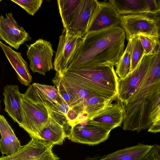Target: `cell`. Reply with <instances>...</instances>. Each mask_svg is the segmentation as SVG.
Returning <instances> with one entry per match:
<instances>
[{"instance_id": "cell-30", "label": "cell", "mask_w": 160, "mask_h": 160, "mask_svg": "<svg viewBox=\"0 0 160 160\" xmlns=\"http://www.w3.org/2000/svg\"><path fill=\"white\" fill-rule=\"evenodd\" d=\"M1 101H0V104Z\"/></svg>"}, {"instance_id": "cell-7", "label": "cell", "mask_w": 160, "mask_h": 160, "mask_svg": "<svg viewBox=\"0 0 160 160\" xmlns=\"http://www.w3.org/2000/svg\"><path fill=\"white\" fill-rule=\"evenodd\" d=\"M83 39V37L71 35L64 29L59 36L53 63L56 72L60 74L67 68L79 49Z\"/></svg>"}, {"instance_id": "cell-28", "label": "cell", "mask_w": 160, "mask_h": 160, "mask_svg": "<svg viewBox=\"0 0 160 160\" xmlns=\"http://www.w3.org/2000/svg\"><path fill=\"white\" fill-rule=\"evenodd\" d=\"M145 2L150 13H160V0H145Z\"/></svg>"}, {"instance_id": "cell-2", "label": "cell", "mask_w": 160, "mask_h": 160, "mask_svg": "<svg viewBox=\"0 0 160 160\" xmlns=\"http://www.w3.org/2000/svg\"><path fill=\"white\" fill-rule=\"evenodd\" d=\"M59 74L79 83L104 98L113 101L117 98L119 78L114 67H91L83 64L63 71Z\"/></svg>"}, {"instance_id": "cell-25", "label": "cell", "mask_w": 160, "mask_h": 160, "mask_svg": "<svg viewBox=\"0 0 160 160\" xmlns=\"http://www.w3.org/2000/svg\"><path fill=\"white\" fill-rule=\"evenodd\" d=\"M42 97L50 104H56L59 98L58 89L55 86L34 83Z\"/></svg>"}, {"instance_id": "cell-1", "label": "cell", "mask_w": 160, "mask_h": 160, "mask_svg": "<svg viewBox=\"0 0 160 160\" xmlns=\"http://www.w3.org/2000/svg\"><path fill=\"white\" fill-rule=\"evenodd\" d=\"M83 38L79 49L66 70L83 64L114 67L124 52L126 35L120 26L88 32Z\"/></svg>"}, {"instance_id": "cell-31", "label": "cell", "mask_w": 160, "mask_h": 160, "mask_svg": "<svg viewBox=\"0 0 160 160\" xmlns=\"http://www.w3.org/2000/svg\"><path fill=\"white\" fill-rule=\"evenodd\" d=\"M1 0H0V2H1Z\"/></svg>"}, {"instance_id": "cell-23", "label": "cell", "mask_w": 160, "mask_h": 160, "mask_svg": "<svg viewBox=\"0 0 160 160\" xmlns=\"http://www.w3.org/2000/svg\"><path fill=\"white\" fill-rule=\"evenodd\" d=\"M123 54L115 65V72L119 79L124 78L129 72L131 63L130 41L129 40Z\"/></svg>"}, {"instance_id": "cell-24", "label": "cell", "mask_w": 160, "mask_h": 160, "mask_svg": "<svg viewBox=\"0 0 160 160\" xmlns=\"http://www.w3.org/2000/svg\"><path fill=\"white\" fill-rule=\"evenodd\" d=\"M139 37L144 50V55H154L160 52V37L143 35Z\"/></svg>"}, {"instance_id": "cell-18", "label": "cell", "mask_w": 160, "mask_h": 160, "mask_svg": "<svg viewBox=\"0 0 160 160\" xmlns=\"http://www.w3.org/2000/svg\"><path fill=\"white\" fill-rule=\"evenodd\" d=\"M0 150L3 155H11L18 151L22 146L4 116L0 115Z\"/></svg>"}, {"instance_id": "cell-14", "label": "cell", "mask_w": 160, "mask_h": 160, "mask_svg": "<svg viewBox=\"0 0 160 160\" xmlns=\"http://www.w3.org/2000/svg\"><path fill=\"white\" fill-rule=\"evenodd\" d=\"M124 118L123 108L120 102L111 104L88 119L87 123L110 131L121 126Z\"/></svg>"}, {"instance_id": "cell-17", "label": "cell", "mask_w": 160, "mask_h": 160, "mask_svg": "<svg viewBox=\"0 0 160 160\" xmlns=\"http://www.w3.org/2000/svg\"><path fill=\"white\" fill-rule=\"evenodd\" d=\"M0 47L16 71L19 82L26 86H29L32 82V78L27 62L22 57L21 53L14 51L0 40Z\"/></svg>"}, {"instance_id": "cell-26", "label": "cell", "mask_w": 160, "mask_h": 160, "mask_svg": "<svg viewBox=\"0 0 160 160\" xmlns=\"http://www.w3.org/2000/svg\"><path fill=\"white\" fill-rule=\"evenodd\" d=\"M19 6L29 14L33 16L39 10L43 2L42 0H11Z\"/></svg>"}, {"instance_id": "cell-27", "label": "cell", "mask_w": 160, "mask_h": 160, "mask_svg": "<svg viewBox=\"0 0 160 160\" xmlns=\"http://www.w3.org/2000/svg\"><path fill=\"white\" fill-rule=\"evenodd\" d=\"M141 160H160V146L153 145L151 150Z\"/></svg>"}, {"instance_id": "cell-29", "label": "cell", "mask_w": 160, "mask_h": 160, "mask_svg": "<svg viewBox=\"0 0 160 160\" xmlns=\"http://www.w3.org/2000/svg\"><path fill=\"white\" fill-rule=\"evenodd\" d=\"M160 131V121L153 123L148 130V132L154 133L159 132Z\"/></svg>"}, {"instance_id": "cell-9", "label": "cell", "mask_w": 160, "mask_h": 160, "mask_svg": "<svg viewBox=\"0 0 160 160\" xmlns=\"http://www.w3.org/2000/svg\"><path fill=\"white\" fill-rule=\"evenodd\" d=\"M121 17L108 1H98L90 17L87 32L120 26Z\"/></svg>"}, {"instance_id": "cell-19", "label": "cell", "mask_w": 160, "mask_h": 160, "mask_svg": "<svg viewBox=\"0 0 160 160\" xmlns=\"http://www.w3.org/2000/svg\"><path fill=\"white\" fill-rule=\"evenodd\" d=\"M65 127L51 112L50 122L40 132L38 139L48 141L54 145H62L68 137Z\"/></svg>"}, {"instance_id": "cell-12", "label": "cell", "mask_w": 160, "mask_h": 160, "mask_svg": "<svg viewBox=\"0 0 160 160\" xmlns=\"http://www.w3.org/2000/svg\"><path fill=\"white\" fill-rule=\"evenodd\" d=\"M0 39L16 50L31 38L28 33L16 22L11 12L6 14V17L0 16Z\"/></svg>"}, {"instance_id": "cell-6", "label": "cell", "mask_w": 160, "mask_h": 160, "mask_svg": "<svg viewBox=\"0 0 160 160\" xmlns=\"http://www.w3.org/2000/svg\"><path fill=\"white\" fill-rule=\"evenodd\" d=\"M53 52L50 42L42 39L28 46L27 55L29 67L32 72L45 75L53 69L52 60Z\"/></svg>"}, {"instance_id": "cell-4", "label": "cell", "mask_w": 160, "mask_h": 160, "mask_svg": "<svg viewBox=\"0 0 160 160\" xmlns=\"http://www.w3.org/2000/svg\"><path fill=\"white\" fill-rule=\"evenodd\" d=\"M21 102L23 121L19 126L31 138L38 139L40 132L50 122L51 104L42 97L34 83L22 94Z\"/></svg>"}, {"instance_id": "cell-8", "label": "cell", "mask_w": 160, "mask_h": 160, "mask_svg": "<svg viewBox=\"0 0 160 160\" xmlns=\"http://www.w3.org/2000/svg\"><path fill=\"white\" fill-rule=\"evenodd\" d=\"M154 55H144L133 71L122 79L119 78L117 98L125 103L138 87L146 74Z\"/></svg>"}, {"instance_id": "cell-11", "label": "cell", "mask_w": 160, "mask_h": 160, "mask_svg": "<svg viewBox=\"0 0 160 160\" xmlns=\"http://www.w3.org/2000/svg\"><path fill=\"white\" fill-rule=\"evenodd\" d=\"M0 160H53V154L47 142L32 138L17 152L8 156L3 155Z\"/></svg>"}, {"instance_id": "cell-13", "label": "cell", "mask_w": 160, "mask_h": 160, "mask_svg": "<svg viewBox=\"0 0 160 160\" xmlns=\"http://www.w3.org/2000/svg\"><path fill=\"white\" fill-rule=\"evenodd\" d=\"M98 1L81 0L70 23L64 28L69 34L83 37L87 32L88 27L92 13Z\"/></svg>"}, {"instance_id": "cell-10", "label": "cell", "mask_w": 160, "mask_h": 160, "mask_svg": "<svg viewBox=\"0 0 160 160\" xmlns=\"http://www.w3.org/2000/svg\"><path fill=\"white\" fill-rule=\"evenodd\" d=\"M88 120L71 128L67 138L72 142L92 146L106 141L109 136L110 131L89 124Z\"/></svg>"}, {"instance_id": "cell-3", "label": "cell", "mask_w": 160, "mask_h": 160, "mask_svg": "<svg viewBox=\"0 0 160 160\" xmlns=\"http://www.w3.org/2000/svg\"><path fill=\"white\" fill-rule=\"evenodd\" d=\"M160 82L141 96L121 104L123 130L138 132L160 121Z\"/></svg>"}, {"instance_id": "cell-22", "label": "cell", "mask_w": 160, "mask_h": 160, "mask_svg": "<svg viewBox=\"0 0 160 160\" xmlns=\"http://www.w3.org/2000/svg\"><path fill=\"white\" fill-rule=\"evenodd\" d=\"M129 40L130 41L131 63L129 72L133 70L144 55V50L139 36Z\"/></svg>"}, {"instance_id": "cell-20", "label": "cell", "mask_w": 160, "mask_h": 160, "mask_svg": "<svg viewBox=\"0 0 160 160\" xmlns=\"http://www.w3.org/2000/svg\"><path fill=\"white\" fill-rule=\"evenodd\" d=\"M108 1L120 15L150 12L145 0Z\"/></svg>"}, {"instance_id": "cell-15", "label": "cell", "mask_w": 160, "mask_h": 160, "mask_svg": "<svg viewBox=\"0 0 160 160\" xmlns=\"http://www.w3.org/2000/svg\"><path fill=\"white\" fill-rule=\"evenodd\" d=\"M3 94L5 111L19 126L23 121V115L21 102L22 94L19 91L18 86L6 85Z\"/></svg>"}, {"instance_id": "cell-16", "label": "cell", "mask_w": 160, "mask_h": 160, "mask_svg": "<svg viewBox=\"0 0 160 160\" xmlns=\"http://www.w3.org/2000/svg\"><path fill=\"white\" fill-rule=\"evenodd\" d=\"M153 145L139 143L136 145L118 150L101 157L95 156L84 160H141L151 150Z\"/></svg>"}, {"instance_id": "cell-21", "label": "cell", "mask_w": 160, "mask_h": 160, "mask_svg": "<svg viewBox=\"0 0 160 160\" xmlns=\"http://www.w3.org/2000/svg\"><path fill=\"white\" fill-rule=\"evenodd\" d=\"M57 3L64 28L71 22L81 0H58Z\"/></svg>"}, {"instance_id": "cell-5", "label": "cell", "mask_w": 160, "mask_h": 160, "mask_svg": "<svg viewBox=\"0 0 160 160\" xmlns=\"http://www.w3.org/2000/svg\"><path fill=\"white\" fill-rule=\"evenodd\" d=\"M120 26L124 30L128 41L142 35L160 37V13L121 15Z\"/></svg>"}]
</instances>
